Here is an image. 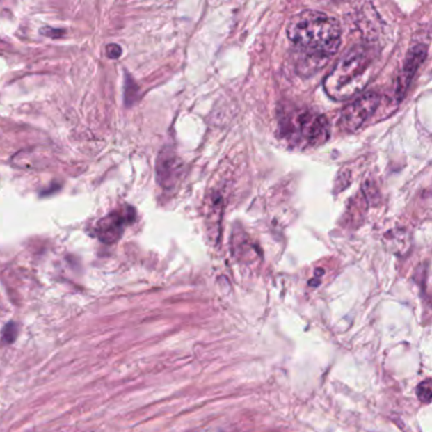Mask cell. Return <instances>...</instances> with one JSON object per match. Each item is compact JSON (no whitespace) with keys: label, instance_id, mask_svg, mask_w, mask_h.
Listing matches in <instances>:
<instances>
[{"label":"cell","instance_id":"9c48e42d","mask_svg":"<svg viewBox=\"0 0 432 432\" xmlns=\"http://www.w3.org/2000/svg\"><path fill=\"white\" fill-rule=\"evenodd\" d=\"M431 381L426 379L425 382L421 383L417 387V397L421 402L429 403L431 399Z\"/></svg>","mask_w":432,"mask_h":432},{"label":"cell","instance_id":"52a82bcc","mask_svg":"<svg viewBox=\"0 0 432 432\" xmlns=\"http://www.w3.org/2000/svg\"><path fill=\"white\" fill-rule=\"evenodd\" d=\"M183 163L173 151L163 150L157 159L156 171L157 180L163 188L169 189L177 184V179L182 174Z\"/></svg>","mask_w":432,"mask_h":432},{"label":"cell","instance_id":"5b68a950","mask_svg":"<svg viewBox=\"0 0 432 432\" xmlns=\"http://www.w3.org/2000/svg\"><path fill=\"white\" fill-rule=\"evenodd\" d=\"M135 218V209L132 207H126L120 212L111 213L103 220H100L95 227V234L100 241L106 245L114 243L118 241L125 228L131 225Z\"/></svg>","mask_w":432,"mask_h":432},{"label":"cell","instance_id":"7a4b0ae2","mask_svg":"<svg viewBox=\"0 0 432 432\" xmlns=\"http://www.w3.org/2000/svg\"><path fill=\"white\" fill-rule=\"evenodd\" d=\"M371 60V51L364 45L349 49L325 79L323 86L328 97L345 100L360 92L368 83Z\"/></svg>","mask_w":432,"mask_h":432},{"label":"cell","instance_id":"6da1fadb","mask_svg":"<svg viewBox=\"0 0 432 432\" xmlns=\"http://www.w3.org/2000/svg\"><path fill=\"white\" fill-rule=\"evenodd\" d=\"M287 35L308 58L323 63L337 52L341 45L339 22L317 10H305L294 15Z\"/></svg>","mask_w":432,"mask_h":432},{"label":"cell","instance_id":"3957f363","mask_svg":"<svg viewBox=\"0 0 432 432\" xmlns=\"http://www.w3.org/2000/svg\"><path fill=\"white\" fill-rule=\"evenodd\" d=\"M280 129L291 142L316 147L330 138L331 129L326 117L311 109H294L280 117Z\"/></svg>","mask_w":432,"mask_h":432},{"label":"cell","instance_id":"8fae6325","mask_svg":"<svg viewBox=\"0 0 432 432\" xmlns=\"http://www.w3.org/2000/svg\"><path fill=\"white\" fill-rule=\"evenodd\" d=\"M42 33L49 35V37L57 38V37L64 35V31H63V29H45L42 31Z\"/></svg>","mask_w":432,"mask_h":432},{"label":"cell","instance_id":"30bf717a","mask_svg":"<svg viewBox=\"0 0 432 432\" xmlns=\"http://www.w3.org/2000/svg\"><path fill=\"white\" fill-rule=\"evenodd\" d=\"M121 55L122 49L118 45L112 43V45H108V46H106V56L109 57V58L115 60V58H118Z\"/></svg>","mask_w":432,"mask_h":432},{"label":"cell","instance_id":"8992f818","mask_svg":"<svg viewBox=\"0 0 432 432\" xmlns=\"http://www.w3.org/2000/svg\"><path fill=\"white\" fill-rule=\"evenodd\" d=\"M426 55H427V49L424 45H417V46L412 47L408 52V55L404 60L402 72L398 78L397 86H396L398 100L403 99L404 94L407 93L408 88L411 86L412 79L415 78L419 66L424 64Z\"/></svg>","mask_w":432,"mask_h":432},{"label":"cell","instance_id":"277c9868","mask_svg":"<svg viewBox=\"0 0 432 432\" xmlns=\"http://www.w3.org/2000/svg\"><path fill=\"white\" fill-rule=\"evenodd\" d=\"M379 103L381 95L378 93H364L342 111L340 117L341 128L346 132H355L376 112Z\"/></svg>","mask_w":432,"mask_h":432},{"label":"cell","instance_id":"ba28073f","mask_svg":"<svg viewBox=\"0 0 432 432\" xmlns=\"http://www.w3.org/2000/svg\"><path fill=\"white\" fill-rule=\"evenodd\" d=\"M18 336V325L15 322H9L4 327L3 330V336H1V342L9 345V344H13L15 339Z\"/></svg>","mask_w":432,"mask_h":432}]
</instances>
